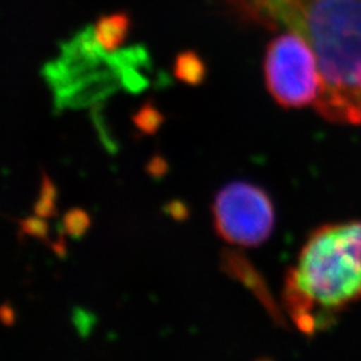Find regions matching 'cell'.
Here are the masks:
<instances>
[{
	"label": "cell",
	"mask_w": 361,
	"mask_h": 361,
	"mask_svg": "<svg viewBox=\"0 0 361 361\" xmlns=\"http://www.w3.org/2000/svg\"><path fill=\"white\" fill-rule=\"evenodd\" d=\"M237 20L296 32L316 56V111L337 125H361V0H222Z\"/></svg>",
	"instance_id": "6da1fadb"
},
{
	"label": "cell",
	"mask_w": 361,
	"mask_h": 361,
	"mask_svg": "<svg viewBox=\"0 0 361 361\" xmlns=\"http://www.w3.org/2000/svg\"><path fill=\"white\" fill-rule=\"evenodd\" d=\"M283 301L305 335L361 302V222L325 225L310 235L285 277Z\"/></svg>",
	"instance_id": "7a4b0ae2"
},
{
	"label": "cell",
	"mask_w": 361,
	"mask_h": 361,
	"mask_svg": "<svg viewBox=\"0 0 361 361\" xmlns=\"http://www.w3.org/2000/svg\"><path fill=\"white\" fill-rule=\"evenodd\" d=\"M264 77L273 99L285 109L316 104L320 74L310 44L292 31L279 34L267 47Z\"/></svg>",
	"instance_id": "3957f363"
},
{
	"label": "cell",
	"mask_w": 361,
	"mask_h": 361,
	"mask_svg": "<svg viewBox=\"0 0 361 361\" xmlns=\"http://www.w3.org/2000/svg\"><path fill=\"white\" fill-rule=\"evenodd\" d=\"M213 219L216 231L226 243L255 247L271 237L274 207L269 195L256 185L232 182L217 194Z\"/></svg>",
	"instance_id": "277c9868"
},
{
	"label": "cell",
	"mask_w": 361,
	"mask_h": 361,
	"mask_svg": "<svg viewBox=\"0 0 361 361\" xmlns=\"http://www.w3.org/2000/svg\"><path fill=\"white\" fill-rule=\"evenodd\" d=\"M131 28L133 22L129 13L116 11L99 16L92 26L90 37L98 51L114 54L126 44Z\"/></svg>",
	"instance_id": "5b68a950"
},
{
	"label": "cell",
	"mask_w": 361,
	"mask_h": 361,
	"mask_svg": "<svg viewBox=\"0 0 361 361\" xmlns=\"http://www.w3.org/2000/svg\"><path fill=\"white\" fill-rule=\"evenodd\" d=\"M174 74L185 83L197 85L205 77V66L195 52H180L176 58Z\"/></svg>",
	"instance_id": "8992f818"
},
{
	"label": "cell",
	"mask_w": 361,
	"mask_h": 361,
	"mask_svg": "<svg viewBox=\"0 0 361 361\" xmlns=\"http://www.w3.org/2000/svg\"><path fill=\"white\" fill-rule=\"evenodd\" d=\"M131 121L142 135H154L165 122V116L155 107L153 101H146L133 113Z\"/></svg>",
	"instance_id": "52a82bcc"
},
{
	"label": "cell",
	"mask_w": 361,
	"mask_h": 361,
	"mask_svg": "<svg viewBox=\"0 0 361 361\" xmlns=\"http://www.w3.org/2000/svg\"><path fill=\"white\" fill-rule=\"evenodd\" d=\"M56 198H58L56 186L54 185L51 178L46 173H42L40 195H39L37 204L34 205L35 216L46 219H54L58 214Z\"/></svg>",
	"instance_id": "ba28073f"
},
{
	"label": "cell",
	"mask_w": 361,
	"mask_h": 361,
	"mask_svg": "<svg viewBox=\"0 0 361 361\" xmlns=\"http://www.w3.org/2000/svg\"><path fill=\"white\" fill-rule=\"evenodd\" d=\"M62 226L63 232L68 237L74 240H80L90 229V216L83 209H71L66 213L65 217L62 219Z\"/></svg>",
	"instance_id": "9c48e42d"
},
{
	"label": "cell",
	"mask_w": 361,
	"mask_h": 361,
	"mask_svg": "<svg viewBox=\"0 0 361 361\" xmlns=\"http://www.w3.org/2000/svg\"><path fill=\"white\" fill-rule=\"evenodd\" d=\"M19 226H20L19 229L20 235H30V237L38 238L43 243L50 244V240H49L50 228H49V224L46 222V219L34 216V217L20 219Z\"/></svg>",
	"instance_id": "30bf717a"
},
{
	"label": "cell",
	"mask_w": 361,
	"mask_h": 361,
	"mask_svg": "<svg viewBox=\"0 0 361 361\" xmlns=\"http://www.w3.org/2000/svg\"><path fill=\"white\" fill-rule=\"evenodd\" d=\"M168 164L161 155H154L150 158V161L146 164L145 171L154 180L162 178L168 171Z\"/></svg>",
	"instance_id": "8fae6325"
},
{
	"label": "cell",
	"mask_w": 361,
	"mask_h": 361,
	"mask_svg": "<svg viewBox=\"0 0 361 361\" xmlns=\"http://www.w3.org/2000/svg\"><path fill=\"white\" fill-rule=\"evenodd\" d=\"M16 322V313L10 304L0 305V323L4 326H13Z\"/></svg>",
	"instance_id": "7c38bea8"
},
{
	"label": "cell",
	"mask_w": 361,
	"mask_h": 361,
	"mask_svg": "<svg viewBox=\"0 0 361 361\" xmlns=\"http://www.w3.org/2000/svg\"><path fill=\"white\" fill-rule=\"evenodd\" d=\"M166 212L176 219H183L186 217V209L180 202H171L166 207Z\"/></svg>",
	"instance_id": "4fadbf2b"
},
{
	"label": "cell",
	"mask_w": 361,
	"mask_h": 361,
	"mask_svg": "<svg viewBox=\"0 0 361 361\" xmlns=\"http://www.w3.org/2000/svg\"><path fill=\"white\" fill-rule=\"evenodd\" d=\"M52 250L59 256V257H65L67 255V246H66V241L63 238H61L58 243L51 244Z\"/></svg>",
	"instance_id": "5bb4252c"
}]
</instances>
